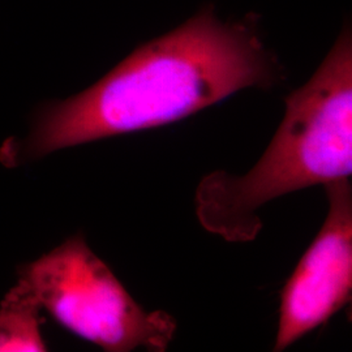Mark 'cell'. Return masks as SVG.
Returning a JSON list of instances; mask_svg holds the SVG:
<instances>
[{"instance_id": "1", "label": "cell", "mask_w": 352, "mask_h": 352, "mask_svg": "<svg viewBox=\"0 0 352 352\" xmlns=\"http://www.w3.org/2000/svg\"><path fill=\"white\" fill-rule=\"evenodd\" d=\"M283 78L253 24L222 23L205 8L129 54L90 88L43 104L21 145L25 160L167 126L243 89Z\"/></svg>"}, {"instance_id": "2", "label": "cell", "mask_w": 352, "mask_h": 352, "mask_svg": "<svg viewBox=\"0 0 352 352\" xmlns=\"http://www.w3.org/2000/svg\"><path fill=\"white\" fill-rule=\"evenodd\" d=\"M282 123L264 155L244 175L225 170L204 176L195 210L206 231L250 243L264 223L267 202L352 174V38L340 33L307 84L285 100Z\"/></svg>"}, {"instance_id": "3", "label": "cell", "mask_w": 352, "mask_h": 352, "mask_svg": "<svg viewBox=\"0 0 352 352\" xmlns=\"http://www.w3.org/2000/svg\"><path fill=\"white\" fill-rule=\"evenodd\" d=\"M17 282L60 327L103 351L164 352L175 337V318L135 302L82 234L24 265Z\"/></svg>"}, {"instance_id": "4", "label": "cell", "mask_w": 352, "mask_h": 352, "mask_svg": "<svg viewBox=\"0 0 352 352\" xmlns=\"http://www.w3.org/2000/svg\"><path fill=\"white\" fill-rule=\"evenodd\" d=\"M324 187L325 222L280 292L276 352L324 325L351 300V183L340 179Z\"/></svg>"}, {"instance_id": "5", "label": "cell", "mask_w": 352, "mask_h": 352, "mask_svg": "<svg viewBox=\"0 0 352 352\" xmlns=\"http://www.w3.org/2000/svg\"><path fill=\"white\" fill-rule=\"evenodd\" d=\"M39 311L37 302L17 282L0 302V352L47 351Z\"/></svg>"}]
</instances>
